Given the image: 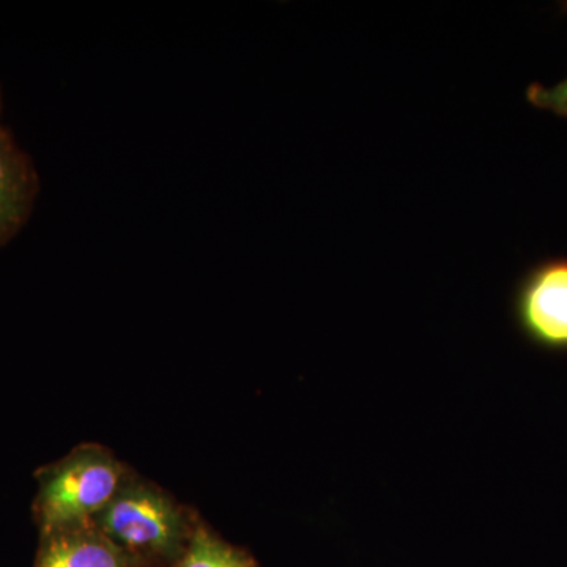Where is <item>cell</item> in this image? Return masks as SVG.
Listing matches in <instances>:
<instances>
[{
  "mask_svg": "<svg viewBox=\"0 0 567 567\" xmlns=\"http://www.w3.org/2000/svg\"><path fill=\"white\" fill-rule=\"evenodd\" d=\"M40 178L28 153L0 126V246L9 244L31 218Z\"/></svg>",
  "mask_w": 567,
  "mask_h": 567,
  "instance_id": "277c9868",
  "label": "cell"
},
{
  "mask_svg": "<svg viewBox=\"0 0 567 567\" xmlns=\"http://www.w3.org/2000/svg\"><path fill=\"white\" fill-rule=\"evenodd\" d=\"M122 465L100 447H82L40 473L35 520L41 536L95 525L125 486Z\"/></svg>",
  "mask_w": 567,
  "mask_h": 567,
  "instance_id": "6da1fadb",
  "label": "cell"
},
{
  "mask_svg": "<svg viewBox=\"0 0 567 567\" xmlns=\"http://www.w3.org/2000/svg\"><path fill=\"white\" fill-rule=\"evenodd\" d=\"M514 316L533 344L567 352V259L539 264L522 279Z\"/></svg>",
  "mask_w": 567,
  "mask_h": 567,
  "instance_id": "3957f363",
  "label": "cell"
},
{
  "mask_svg": "<svg viewBox=\"0 0 567 567\" xmlns=\"http://www.w3.org/2000/svg\"><path fill=\"white\" fill-rule=\"evenodd\" d=\"M95 527L145 567L173 566L194 532L181 507L151 486H123Z\"/></svg>",
  "mask_w": 567,
  "mask_h": 567,
  "instance_id": "7a4b0ae2",
  "label": "cell"
},
{
  "mask_svg": "<svg viewBox=\"0 0 567 567\" xmlns=\"http://www.w3.org/2000/svg\"><path fill=\"white\" fill-rule=\"evenodd\" d=\"M171 567H257L251 555L204 527H194L188 546Z\"/></svg>",
  "mask_w": 567,
  "mask_h": 567,
  "instance_id": "8992f818",
  "label": "cell"
},
{
  "mask_svg": "<svg viewBox=\"0 0 567 567\" xmlns=\"http://www.w3.org/2000/svg\"><path fill=\"white\" fill-rule=\"evenodd\" d=\"M527 100L539 110L550 111L554 114L567 117V78L554 87L532 84L527 89Z\"/></svg>",
  "mask_w": 567,
  "mask_h": 567,
  "instance_id": "52a82bcc",
  "label": "cell"
},
{
  "mask_svg": "<svg viewBox=\"0 0 567 567\" xmlns=\"http://www.w3.org/2000/svg\"><path fill=\"white\" fill-rule=\"evenodd\" d=\"M33 567H145L95 525L41 536Z\"/></svg>",
  "mask_w": 567,
  "mask_h": 567,
  "instance_id": "5b68a950",
  "label": "cell"
}]
</instances>
